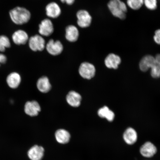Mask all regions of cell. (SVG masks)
<instances>
[{"mask_svg":"<svg viewBox=\"0 0 160 160\" xmlns=\"http://www.w3.org/2000/svg\"><path fill=\"white\" fill-rule=\"evenodd\" d=\"M77 23L79 27L86 28L91 25L92 18L89 13L85 10H80L77 14Z\"/></svg>","mask_w":160,"mask_h":160,"instance_id":"obj_5","label":"cell"},{"mask_svg":"<svg viewBox=\"0 0 160 160\" xmlns=\"http://www.w3.org/2000/svg\"><path fill=\"white\" fill-rule=\"evenodd\" d=\"M79 37V32L77 27L73 25L68 26L66 28L65 37L70 42L77 41Z\"/></svg>","mask_w":160,"mask_h":160,"instance_id":"obj_18","label":"cell"},{"mask_svg":"<svg viewBox=\"0 0 160 160\" xmlns=\"http://www.w3.org/2000/svg\"><path fill=\"white\" fill-rule=\"evenodd\" d=\"M121 62V59L119 56L113 53L108 55L105 60L106 67L109 69H117Z\"/></svg>","mask_w":160,"mask_h":160,"instance_id":"obj_13","label":"cell"},{"mask_svg":"<svg viewBox=\"0 0 160 160\" xmlns=\"http://www.w3.org/2000/svg\"><path fill=\"white\" fill-rule=\"evenodd\" d=\"M13 43L17 45H25L28 41L29 36L28 33L23 30L16 31L12 36Z\"/></svg>","mask_w":160,"mask_h":160,"instance_id":"obj_10","label":"cell"},{"mask_svg":"<svg viewBox=\"0 0 160 160\" xmlns=\"http://www.w3.org/2000/svg\"><path fill=\"white\" fill-rule=\"evenodd\" d=\"M155 58L153 56L147 55L145 56L140 61L139 68L143 72H147L149 69H151L155 64Z\"/></svg>","mask_w":160,"mask_h":160,"instance_id":"obj_16","label":"cell"},{"mask_svg":"<svg viewBox=\"0 0 160 160\" xmlns=\"http://www.w3.org/2000/svg\"><path fill=\"white\" fill-rule=\"evenodd\" d=\"M127 4L132 9L138 10L143 5V0H127Z\"/></svg>","mask_w":160,"mask_h":160,"instance_id":"obj_23","label":"cell"},{"mask_svg":"<svg viewBox=\"0 0 160 160\" xmlns=\"http://www.w3.org/2000/svg\"><path fill=\"white\" fill-rule=\"evenodd\" d=\"M143 4L148 9L153 11L157 8V0H143Z\"/></svg>","mask_w":160,"mask_h":160,"instance_id":"obj_24","label":"cell"},{"mask_svg":"<svg viewBox=\"0 0 160 160\" xmlns=\"http://www.w3.org/2000/svg\"><path fill=\"white\" fill-rule=\"evenodd\" d=\"M45 47L48 52L53 56L60 54L63 51V49L62 44L61 42L54 41L53 39L49 40Z\"/></svg>","mask_w":160,"mask_h":160,"instance_id":"obj_6","label":"cell"},{"mask_svg":"<svg viewBox=\"0 0 160 160\" xmlns=\"http://www.w3.org/2000/svg\"><path fill=\"white\" fill-rule=\"evenodd\" d=\"M81 95L75 91L70 92L67 96V101L69 104L74 107H78L81 105Z\"/></svg>","mask_w":160,"mask_h":160,"instance_id":"obj_19","label":"cell"},{"mask_svg":"<svg viewBox=\"0 0 160 160\" xmlns=\"http://www.w3.org/2000/svg\"><path fill=\"white\" fill-rule=\"evenodd\" d=\"M55 137L58 143L65 145L68 143L71 139V135L65 129H59L56 131Z\"/></svg>","mask_w":160,"mask_h":160,"instance_id":"obj_17","label":"cell"},{"mask_svg":"<svg viewBox=\"0 0 160 160\" xmlns=\"http://www.w3.org/2000/svg\"><path fill=\"white\" fill-rule=\"evenodd\" d=\"M9 16L13 23L17 25L25 24L29 21L31 14L25 8L17 7L9 12Z\"/></svg>","mask_w":160,"mask_h":160,"instance_id":"obj_1","label":"cell"},{"mask_svg":"<svg viewBox=\"0 0 160 160\" xmlns=\"http://www.w3.org/2000/svg\"><path fill=\"white\" fill-rule=\"evenodd\" d=\"M6 82L8 87L11 89H15L19 87L21 82V77L19 74L13 72L7 76Z\"/></svg>","mask_w":160,"mask_h":160,"instance_id":"obj_14","label":"cell"},{"mask_svg":"<svg viewBox=\"0 0 160 160\" xmlns=\"http://www.w3.org/2000/svg\"><path fill=\"white\" fill-rule=\"evenodd\" d=\"M46 12L48 17L52 18H56L61 15V10L57 3L52 2L46 6Z\"/></svg>","mask_w":160,"mask_h":160,"instance_id":"obj_15","label":"cell"},{"mask_svg":"<svg viewBox=\"0 0 160 160\" xmlns=\"http://www.w3.org/2000/svg\"><path fill=\"white\" fill-rule=\"evenodd\" d=\"M41 110L39 104L36 101H28L25 105V113L31 117L37 116Z\"/></svg>","mask_w":160,"mask_h":160,"instance_id":"obj_11","label":"cell"},{"mask_svg":"<svg viewBox=\"0 0 160 160\" xmlns=\"http://www.w3.org/2000/svg\"><path fill=\"white\" fill-rule=\"evenodd\" d=\"M7 57L3 54L0 53V66L1 64H3L7 62Z\"/></svg>","mask_w":160,"mask_h":160,"instance_id":"obj_27","label":"cell"},{"mask_svg":"<svg viewBox=\"0 0 160 160\" xmlns=\"http://www.w3.org/2000/svg\"><path fill=\"white\" fill-rule=\"evenodd\" d=\"M108 8L112 15L121 19L125 18L127 12V6L121 0H110Z\"/></svg>","mask_w":160,"mask_h":160,"instance_id":"obj_2","label":"cell"},{"mask_svg":"<svg viewBox=\"0 0 160 160\" xmlns=\"http://www.w3.org/2000/svg\"><path fill=\"white\" fill-rule=\"evenodd\" d=\"M79 72L82 77L90 79L94 77L96 69L94 66L92 64L85 62L80 65Z\"/></svg>","mask_w":160,"mask_h":160,"instance_id":"obj_4","label":"cell"},{"mask_svg":"<svg viewBox=\"0 0 160 160\" xmlns=\"http://www.w3.org/2000/svg\"><path fill=\"white\" fill-rule=\"evenodd\" d=\"M29 46L32 51L35 52L42 51L45 48V41L41 35H37L30 38Z\"/></svg>","mask_w":160,"mask_h":160,"instance_id":"obj_3","label":"cell"},{"mask_svg":"<svg viewBox=\"0 0 160 160\" xmlns=\"http://www.w3.org/2000/svg\"><path fill=\"white\" fill-rule=\"evenodd\" d=\"M98 115L101 118H105L109 122L112 121L114 119L115 114L107 107H104L98 111Z\"/></svg>","mask_w":160,"mask_h":160,"instance_id":"obj_21","label":"cell"},{"mask_svg":"<svg viewBox=\"0 0 160 160\" xmlns=\"http://www.w3.org/2000/svg\"><path fill=\"white\" fill-rule=\"evenodd\" d=\"M38 89L42 93H47L51 89V86L49 80L47 77L40 78L37 82Z\"/></svg>","mask_w":160,"mask_h":160,"instance_id":"obj_20","label":"cell"},{"mask_svg":"<svg viewBox=\"0 0 160 160\" xmlns=\"http://www.w3.org/2000/svg\"><path fill=\"white\" fill-rule=\"evenodd\" d=\"M155 58L156 64L160 68V54L156 55Z\"/></svg>","mask_w":160,"mask_h":160,"instance_id":"obj_28","label":"cell"},{"mask_svg":"<svg viewBox=\"0 0 160 160\" xmlns=\"http://www.w3.org/2000/svg\"><path fill=\"white\" fill-rule=\"evenodd\" d=\"M139 151L143 157L151 158L157 153V148L151 142H147L142 145L140 148Z\"/></svg>","mask_w":160,"mask_h":160,"instance_id":"obj_7","label":"cell"},{"mask_svg":"<svg viewBox=\"0 0 160 160\" xmlns=\"http://www.w3.org/2000/svg\"><path fill=\"white\" fill-rule=\"evenodd\" d=\"M153 39L156 43L160 45V29H158L155 32Z\"/></svg>","mask_w":160,"mask_h":160,"instance_id":"obj_26","label":"cell"},{"mask_svg":"<svg viewBox=\"0 0 160 160\" xmlns=\"http://www.w3.org/2000/svg\"><path fill=\"white\" fill-rule=\"evenodd\" d=\"M151 75L152 77L157 78L160 77V68L156 64L151 68Z\"/></svg>","mask_w":160,"mask_h":160,"instance_id":"obj_25","label":"cell"},{"mask_svg":"<svg viewBox=\"0 0 160 160\" xmlns=\"http://www.w3.org/2000/svg\"><path fill=\"white\" fill-rule=\"evenodd\" d=\"M53 31V23L50 19H44L40 23L39 32L41 36L49 37L52 34Z\"/></svg>","mask_w":160,"mask_h":160,"instance_id":"obj_9","label":"cell"},{"mask_svg":"<svg viewBox=\"0 0 160 160\" xmlns=\"http://www.w3.org/2000/svg\"><path fill=\"white\" fill-rule=\"evenodd\" d=\"M137 131L132 128H128L123 134V139L127 144L131 145L134 144L138 140Z\"/></svg>","mask_w":160,"mask_h":160,"instance_id":"obj_12","label":"cell"},{"mask_svg":"<svg viewBox=\"0 0 160 160\" xmlns=\"http://www.w3.org/2000/svg\"><path fill=\"white\" fill-rule=\"evenodd\" d=\"M45 150L41 146L35 145L28 152V157L31 160H42L45 154Z\"/></svg>","mask_w":160,"mask_h":160,"instance_id":"obj_8","label":"cell"},{"mask_svg":"<svg viewBox=\"0 0 160 160\" xmlns=\"http://www.w3.org/2000/svg\"><path fill=\"white\" fill-rule=\"evenodd\" d=\"M75 0H61V1L63 3H67L69 5H71L74 2Z\"/></svg>","mask_w":160,"mask_h":160,"instance_id":"obj_29","label":"cell"},{"mask_svg":"<svg viewBox=\"0 0 160 160\" xmlns=\"http://www.w3.org/2000/svg\"><path fill=\"white\" fill-rule=\"evenodd\" d=\"M11 46V42L7 36H0V52H4L6 49L10 48Z\"/></svg>","mask_w":160,"mask_h":160,"instance_id":"obj_22","label":"cell"}]
</instances>
